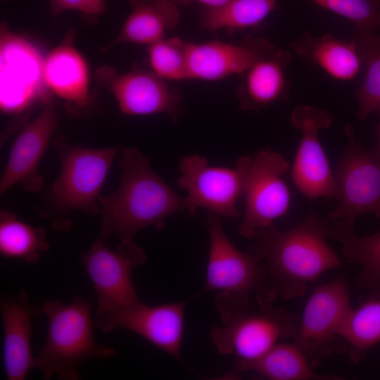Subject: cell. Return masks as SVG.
I'll return each instance as SVG.
<instances>
[{
	"mask_svg": "<svg viewBox=\"0 0 380 380\" xmlns=\"http://www.w3.org/2000/svg\"><path fill=\"white\" fill-rule=\"evenodd\" d=\"M56 17L66 11H75L87 16H97L106 8L105 0H49Z\"/></svg>",
	"mask_w": 380,
	"mask_h": 380,
	"instance_id": "cell-31",
	"label": "cell"
},
{
	"mask_svg": "<svg viewBox=\"0 0 380 380\" xmlns=\"http://www.w3.org/2000/svg\"><path fill=\"white\" fill-rule=\"evenodd\" d=\"M378 110L380 115V108L378 109ZM376 137L378 139V141L380 142V122L376 127Z\"/></svg>",
	"mask_w": 380,
	"mask_h": 380,
	"instance_id": "cell-33",
	"label": "cell"
},
{
	"mask_svg": "<svg viewBox=\"0 0 380 380\" xmlns=\"http://www.w3.org/2000/svg\"><path fill=\"white\" fill-rule=\"evenodd\" d=\"M289 168L286 158L270 149L252 156L243 194L245 212L239 228L242 236L255 238L258 230L288 213L291 193L284 177Z\"/></svg>",
	"mask_w": 380,
	"mask_h": 380,
	"instance_id": "cell-12",
	"label": "cell"
},
{
	"mask_svg": "<svg viewBox=\"0 0 380 380\" xmlns=\"http://www.w3.org/2000/svg\"><path fill=\"white\" fill-rule=\"evenodd\" d=\"M73 31H69L46 56L44 78L49 89L67 101L70 112L81 115L91 105L89 70L86 61L73 46Z\"/></svg>",
	"mask_w": 380,
	"mask_h": 380,
	"instance_id": "cell-19",
	"label": "cell"
},
{
	"mask_svg": "<svg viewBox=\"0 0 380 380\" xmlns=\"http://www.w3.org/2000/svg\"><path fill=\"white\" fill-rule=\"evenodd\" d=\"M0 310L3 325L2 357L6 378L24 380L35 368L32 348V318L42 310L21 290L13 296H1Z\"/></svg>",
	"mask_w": 380,
	"mask_h": 380,
	"instance_id": "cell-18",
	"label": "cell"
},
{
	"mask_svg": "<svg viewBox=\"0 0 380 380\" xmlns=\"http://www.w3.org/2000/svg\"><path fill=\"white\" fill-rule=\"evenodd\" d=\"M58 125L56 105L51 99L43 105L37 117L20 128L1 178V195L16 184L28 192L42 191L44 179L39 165Z\"/></svg>",
	"mask_w": 380,
	"mask_h": 380,
	"instance_id": "cell-16",
	"label": "cell"
},
{
	"mask_svg": "<svg viewBox=\"0 0 380 380\" xmlns=\"http://www.w3.org/2000/svg\"><path fill=\"white\" fill-rule=\"evenodd\" d=\"M259 308L251 309L249 302L220 292L215 304L221 325L211 331V339L218 353L234 354L241 361H251L263 355L281 338H293L299 319L293 313L273 307L271 301L257 300Z\"/></svg>",
	"mask_w": 380,
	"mask_h": 380,
	"instance_id": "cell-5",
	"label": "cell"
},
{
	"mask_svg": "<svg viewBox=\"0 0 380 380\" xmlns=\"http://www.w3.org/2000/svg\"><path fill=\"white\" fill-rule=\"evenodd\" d=\"M350 20L356 30L380 31L379 0H312Z\"/></svg>",
	"mask_w": 380,
	"mask_h": 380,
	"instance_id": "cell-30",
	"label": "cell"
},
{
	"mask_svg": "<svg viewBox=\"0 0 380 380\" xmlns=\"http://www.w3.org/2000/svg\"><path fill=\"white\" fill-rule=\"evenodd\" d=\"M338 335L348 344L350 358L354 362L359 361L371 347L380 342V298L351 308Z\"/></svg>",
	"mask_w": 380,
	"mask_h": 380,
	"instance_id": "cell-26",
	"label": "cell"
},
{
	"mask_svg": "<svg viewBox=\"0 0 380 380\" xmlns=\"http://www.w3.org/2000/svg\"><path fill=\"white\" fill-rule=\"evenodd\" d=\"M345 132L348 142L334 172L338 205L328 219L334 227L354 229L362 215L373 213L380 217V142L366 150L355 139L350 125Z\"/></svg>",
	"mask_w": 380,
	"mask_h": 380,
	"instance_id": "cell-6",
	"label": "cell"
},
{
	"mask_svg": "<svg viewBox=\"0 0 380 380\" xmlns=\"http://www.w3.org/2000/svg\"><path fill=\"white\" fill-rule=\"evenodd\" d=\"M96 77L126 115L165 113L177 120L183 113L178 91L170 87L152 70L137 68L120 74L115 68L104 65L96 70Z\"/></svg>",
	"mask_w": 380,
	"mask_h": 380,
	"instance_id": "cell-15",
	"label": "cell"
},
{
	"mask_svg": "<svg viewBox=\"0 0 380 380\" xmlns=\"http://www.w3.org/2000/svg\"><path fill=\"white\" fill-rule=\"evenodd\" d=\"M106 241L99 236L80 257L97 295L96 314L140 301L132 272L146 260L144 251L134 241L120 242L115 249L109 248Z\"/></svg>",
	"mask_w": 380,
	"mask_h": 380,
	"instance_id": "cell-11",
	"label": "cell"
},
{
	"mask_svg": "<svg viewBox=\"0 0 380 380\" xmlns=\"http://www.w3.org/2000/svg\"><path fill=\"white\" fill-rule=\"evenodd\" d=\"M274 49L268 39L250 34L234 42H188V80L214 81L240 76Z\"/></svg>",
	"mask_w": 380,
	"mask_h": 380,
	"instance_id": "cell-17",
	"label": "cell"
},
{
	"mask_svg": "<svg viewBox=\"0 0 380 380\" xmlns=\"http://www.w3.org/2000/svg\"><path fill=\"white\" fill-rule=\"evenodd\" d=\"M291 61L290 52L275 48L241 75L235 91L241 108L258 113L287 100L291 87L286 70Z\"/></svg>",
	"mask_w": 380,
	"mask_h": 380,
	"instance_id": "cell-20",
	"label": "cell"
},
{
	"mask_svg": "<svg viewBox=\"0 0 380 380\" xmlns=\"http://www.w3.org/2000/svg\"><path fill=\"white\" fill-rule=\"evenodd\" d=\"M178 6H189L193 4H201L203 8L220 6L229 0H172Z\"/></svg>",
	"mask_w": 380,
	"mask_h": 380,
	"instance_id": "cell-32",
	"label": "cell"
},
{
	"mask_svg": "<svg viewBox=\"0 0 380 380\" xmlns=\"http://www.w3.org/2000/svg\"><path fill=\"white\" fill-rule=\"evenodd\" d=\"M329 237L338 240L344 255L361 267L360 285L380 293V232L359 236L354 229L330 227Z\"/></svg>",
	"mask_w": 380,
	"mask_h": 380,
	"instance_id": "cell-27",
	"label": "cell"
},
{
	"mask_svg": "<svg viewBox=\"0 0 380 380\" xmlns=\"http://www.w3.org/2000/svg\"><path fill=\"white\" fill-rule=\"evenodd\" d=\"M132 10L119 34L103 48L132 43L151 45L165 38L181 19L179 6L172 0H129Z\"/></svg>",
	"mask_w": 380,
	"mask_h": 380,
	"instance_id": "cell-21",
	"label": "cell"
},
{
	"mask_svg": "<svg viewBox=\"0 0 380 380\" xmlns=\"http://www.w3.org/2000/svg\"><path fill=\"white\" fill-rule=\"evenodd\" d=\"M252 156L239 158L234 168L211 166L200 155L184 156L179 163L177 185L186 191L185 209L195 213L199 208L227 218L239 219L237 201L243 196Z\"/></svg>",
	"mask_w": 380,
	"mask_h": 380,
	"instance_id": "cell-8",
	"label": "cell"
},
{
	"mask_svg": "<svg viewBox=\"0 0 380 380\" xmlns=\"http://www.w3.org/2000/svg\"><path fill=\"white\" fill-rule=\"evenodd\" d=\"M291 122L301 132V139L291 169V179L298 190L308 199L334 197V178L318 133L329 127L332 117L311 106H298Z\"/></svg>",
	"mask_w": 380,
	"mask_h": 380,
	"instance_id": "cell-13",
	"label": "cell"
},
{
	"mask_svg": "<svg viewBox=\"0 0 380 380\" xmlns=\"http://www.w3.org/2000/svg\"><path fill=\"white\" fill-rule=\"evenodd\" d=\"M277 0H229L215 8H203L200 25L205 30H225L234 34L258 27L275 9Z\"/></svg>",
	"mask_w": 380,
	"mask_h": 380,
	"instance_id": "cell-24",
	"label": "cell"
},
{
	"mask_svg": "<svg viewBox=\"0 0 380 380\" xmlns=\"http://www.w3.org/2000/svg\"><path fill=\"white\" fill-rule=\"evenodd\" d=\"M117 162L121 170L119 186L99 199L101 238L107 241L115 235L120 242L130 243L143 229H162L167 217L186 210L184 198L155 172L139 149L124 148Z\"/></svg>",
	"mask_w": 380,
	"mask_h": 380,
	"instance_id": "cell-1",
	"label": "cell"
},
{
	"mask_svg": "<svg viewBox=\"0 0 380 380\" xmlns=\"http://www.w3.org/2000/svg\"><path fill=\"white\" fill-rule=\"evenodd\" d=\"M238 372L252 371L273 380L342 379L314 372L308 360L293 342L277 343L261 356L251 361L238 360Z\"/></svg>",
	"mask_w": 380,
	"mask_h": 380,
	"instance_id": "cell-23",
	"label": "cell"
},
{
	"mask_svg": "<svg viewBox=\"0 0 380 380\" xmlns=\"http://www.w3.org/2000/svg\"><path fill=\"white\" fill-rule=\"evenodd\" d=\"M329 232V223L315 214L288 230L274 224L258 230L251 253L264 261L277 296L300 297L310 283L341 266L340 258L327 242Z\"/></svg>",
	"mask_w": 380,
	"mask_h": 380,
	"instance_id": "cell-2",
	"label": "cell"
},
{
	"mask_svg": "<svg viewBox=\"0 0 380 380\" xmlns=\"http://www.w3.org/2000/svg\"><path fill=\"white\" fill-rule=\"evenodd\" d=\"M351 308L349 286L343 277L317 286L311 294L293 343L313 368L341 349L338 331Z\"/></svg>",
	"mask_w": 380,
	"mask_h": 380,
	"instance_id": "cell-10",
	"label": "cell"
},
{
	"mask_svg": "<svg viewBox=\"0 0 380 380\" xmlns=\"http://www.w3.org/2000/svg\"><path fill=\"white\" fill-rule=\"evenodd\" d=\"M54 146L61 162V172L42 191L34 208L53 229L66 232L72 227L75 212L89 215L100 213L101 192L121 147L89 148L73 146L64 137L56 139Z\"/></svg>",
	"mask_w": 380,
	"mask_h": 380,
	"instance_id": "cell-3",
	"label": "cell"
},
{
	"mask_svg": "<svg viewBox=\"0 0 380 380\" xmlns=\"http://www.w3.org/2000/svg\"><path fill=\"white\" fill-rule=\"evenodd\" d=\"M44 61L30 42L1 26L0 106L3 113L21 115L32 106L52 99L44 78Z\"/></svg>",
	"mask_w": 380,
	"mask_h": 380,
	"instance_id": "cell-9",
	"label": "cell"
},
{
	"mask_svg": "<svg viewBox=\"0 0 380 380\" xmlns=\"http://www.w3.org/2000/svg\"><path fill=\"white\" fill-rule=\"evenodd\" d=\"M187 302L148 306L141 301L96 314V328L108 333L124 329L137 334L171 356L180 359Z\"/></svg>",
	"mask_w": 380,
	"mask_h": 380,
	"instance_id": "cell-14",
	"label": "cell"
},
{
	"mask_svg": "<svg viewBox=\"0 0 380 380\" xmlns=\"http://www.w3.org/2000/svg\"><path fill=\"white\" fill-rule=\"evenodd\" d=\"M151 70L165 80H188V42L165 38L147 47Z\"/></svg>",
	"mask_w": 380,
	"mask_h": 380,
	"instance_id": "cell-29",
	"label": "cell"
},
{
	"mask_svg": "<svg viewBox=\"0 0 380 380\" xmlns=\"http://www.w3.org/2000/svg\"><path fill=\"white\" fill-rule=\"evenodd\" d=\"M206 229L210 248L205 290L229 293L244 302H249L254 293L257 299H274L265 265L253 253H243L232 243L219 215L208 213Z\"/></svg>",
	"mask_w": 380,
	"mask_h": 380,
	"instance_id": "cell-7",
	"label": "cell"
},
{
	"mask_svg": "<svg viewBox=\"0 0 380 380\" xmlns=\"http://www.w3.org/2000/svg\"><path fill=\"white\" fill-rule=\"evenodd\" d=\"M291 47L305 61L336 80L353 79L362 64L354 42L340 39L331 34L314 37L305 32L291 44Z\"/></svg>",
	"mask_w": 380,
	"mask_h": 380,
	"instance_id": "cell-22",
	"label": "cell"
},
{
	"mask_svg": "<svg viewBox=\"0 0 380 380\" xmlns=\"http://www.w3.org/2000/svg\"><path fill=\"white\" fill-rule=\"evenodd\" d=\"M352 40L366 68L365 78L355 93L357 117L364 120L380 108V34L356 30Z\"/></svg>",
	"mask_w": 380,
	"mask_h": 380,
	"instance_id": "cell-28",
	"label": "cell"
},
{
	"mask_svg": "<svg viewBox=\"0 0 380 380\" xmlns=\"http://www.w3.org/2000/svg\"><path fill=\"white\" fill-rule=\"evenodd\" d=\"M41 308L47 319L48 330L35 357V368L44 379L56 376L61 380H80L78 369L83 362L115 355L113 348L96 342L90 303L86 298L76 296L68 304L47 300Z\"/></svg>",
	"mask_w": 380,
	"mask_h": 380,
	"instance_id": "cell-4",
	"label": "cell"
},
{
	"mask_svg": "<svg viewBox=\"0 0 380 380\" xmlns=\"http://www.w3.org/2000/svg\"><path fill=\"white\" fill-rule=\"evenodd\" d=\"M49 248L45 228L30 225L14 213L1 210L0 253L3 257L34 264Z\"/></svg>",
	"mask_w": 380,
	"mask_h": 380,
	"instance_id": "cell-25",
	"label": "cell"
}]
</instances>
